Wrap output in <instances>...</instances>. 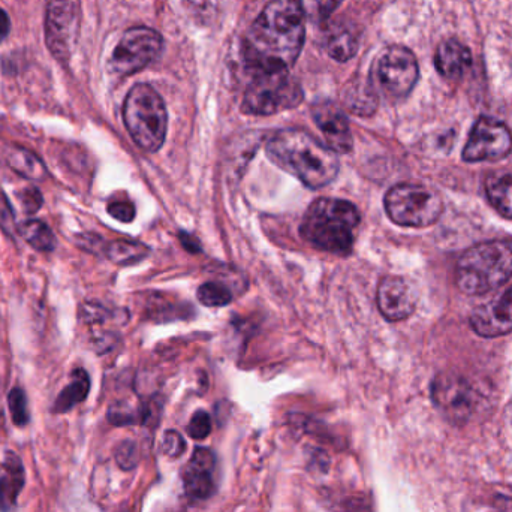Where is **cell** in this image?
I'll list each match as a JSON object with an SVG mask.
<instances>
[{
    "label": "cell",
    "mask_w": 512,
    "mask_h": 512,
    "mask_svg": "<svg viewBox=\"0 0 512 512\" xmlns=\"http://www.w3.org/2000/svg\"><path fill=\"white\" fill-rule=\"evenodd\" d=\"M304 15L298 0H273L256 18L243 42L252 74L289 71L304 44Z\"/></svg>",
    "instance_id": "obj_1"
},
{
    "label": "cell",
    "mask_w": 512,
    "mask_h": 512,
    "mask_svg": "<svg viewBox=\"0 0 512 512\" xmlns=\"http://www.w3.org/2000/svg\"><path fill=\"white\" fill-rule=\"evenodd\" d=\"M268 158L310 189L330 185L339 174L336 153L300 129H283L268 140Z\"/></svg>",
    "instance_id": "obj_2"
},
{
    "label": "cell",
    "mask_w": 512,
    "mask_h": 512,
    "mask_svg": "<svg viewBox=\"0 0 512 512\" xmlns=\"http://www.w3.org/2000/svg\"><path fill=\"white\" fill-rule=\"evenodd\" d=\"M360 219L357 207L349 201L319 198L304 215L301 237L319 251L346 255L354 246V231Z\"/></svg>",
    "instance_id": "obj_3"
},
{
    "label": "cell",
    "mask_w": 512,
    "mask_h": 512,
    "mask_svg": "<svg viewBox=\"0 0 512 512\" xmlns=\"http://www.w3.org/2000/svg\"><path fill=\"white\" fill-rule=\"evenodd\" d=\"M512 277V239L478 243L460 256L456 285L468 295L498 289Z\"/></svg>",
    "instance_id": "obj_4"
},
{
    "label": "cell",
    "mask_w": 512,
    "mask_h": 512,
    "mask_svg": "<svg viewBox=\"0 0 512 512\" xmlns=\"http://www.w3.org/2000/svg\"><path fill=\"white\" fill-rule=\"evenodd\" d=\"M123 122L132 140L144 152L155 153L164 146L168 113L164 99L149 84L129 90L123 104Z\"/></svg>",
    "instance_id": "obj_5"
},
{
    "label": "cell",
    "mask_w": 512,
    "mask_h": 512,
    "mask_svg": "<svg viewBox=\"0 0 512 512\" xmlns=\"http://www.w3.org/2000/svg\"><path fill=\"white\" fill-rule=\"evenodd\" d=\"M385 210L400 227L426 228L435 224L444 212L439 194L423 185L402 183L385 195Z\"/></svg>",
    "instance_id": "obj_6"
},
{
    "label": "cell",
    "mask_w": 512,
    "mask_h": 512,
    "mask_svg": "<svg viewBox=\"0 0 512 512\" xmlns=\"http://www.w3.org/2000/svg\"><path fill=\"white\" fill-rule=\"evenodd\" d=\"M303 101L300 84L289 71L262 72L255 74L251 86L243 98V111L254 116H271L291 110Z\"/></svg>",
    "instance_id": "obj_7"
},
{
    "label": "cell",
    "mask_w": 512,
    "mask_h": 512,
    "mask_svg": "<svg viewBox=\"0 0 512 512\" xmlns=\"http://www.w3.org/2000/svg\"><path fill=\"white\" fill-rule=\"evenodd\" d=\"M420 69L414 53L408 48L394 47L382 51L373 66V87L384 95L400 99L408 96L417 84Z\"/></svg>",
    "instance_id": "obj_8"
},
{
    "label": "cell",
    "mask_w": 512,
    "mask_h": 512,
    "mask_svg": "<svg viewBox=\"0 0 512 512\" xmlns=\"http://www.w3.org/2000/svg\"><path fill=\"white\" fill-rule=\"evenodd\" d=\"M162 36L146 26L126 30L110 59V68L120 77L140 72L161 53Z\"/></svg>",
    "instance_id": "obj_9"
},
{
    "label": "cell",
    "mask_w": 512,
    "mask_h": 512,
    "mask_svg": "<svg viewBox=\"0 0 512 512\" xmlns=\"http://www.w3.org/2000/svg\"><path fill=\"white\" fill-rule=\"evenodd\" d=\"M512 135L507 125L492 119L481 117L475 122L463 149V159L468 162L499 161L510 155Z\"/></svg>",
    "instance_id": "obj_10"
},
{
    "label": "cell",
    "mask_w": 512,
    "mask_h": 512,
    "mask_svg": "<svg viewBox=\"0 0 512 512\" xmlns=\"http://www.w3.org/2000/svg\"><path fill=\"white\" fill-rule=\"evenodd\" d=\"M435 405L451 423L463 424L472 417L477 405L474 388L459 375H439L432 385Z\"/></svg>",
    "instance_id": "obj_11"
},
{
    "label": "cell",
    "mask_w": 512,
    "mask_h": 512,
    "mask_svg": "<svg viewBox=\"0 0 512 512\" xmlns=\"http://www.w3.org/2000/svg\"><path fill=\"white\" fill-rule=\"evenodd\" d=\"M77 35V12L69 0H48L45 8V42L57 60L71 54Z\"/></svg>",
    "instance_id": "obj_12"
},
{
    "label": "cell",
    "mask_w": 512,
    "mask_h": 512,
    "mask_svg": "<svg viewBox=\"0 0 512 512\" xmlns=\"http://www.w3.org/2000/svg\"><path fill=\"white\" fill-rule=\"evenodd\" d=\"M379 310L391 322L409 318L417 307V292L414 286L399 276L384 277L376 294Z\"/></svg>",
    "instance_id": "obj_13"
},
{
    "label": "cell",
    "mask_w": 512,
    "mask_h": 512,
    "mask_svg": "<svg viewBox=\"0 0 512 512\" xmlns=\"http://www.w3.org/2000/svg\"><path fill=\"white\" fill-rule=\"evenodd\" d=\"M312 117L334 153L351 152L354 146L351 128L345 113L336 104L330 101L318 102L312 107Z\"/></svg>",
    "instance_id": "obj_14"
},
{
    "label": "cell",
    "mask_w": 512,
    "mask_h": 512,
    "mask_svg": "<svg viewBox=\"0 0 512 512\" xmlns=\"http://www.w3.org/2000/svg\"><path fill=\"white\" fill-rule=\"evenodd\" d=\"M471 325L481 337H499L512 331V286L495 300L474 310Z\"/></svg>",
    "instance_id": "obj_15"
},
{
    "label": "cell",
    "mask_w": 512,
    "mask_h": 512,
    "mask_svg": "<svg viewBox=\"0 0 512 512\" xmlns=\"http://www.w3.org/2000/svg\"><path fill=\"white\" fill-rule=\"evenodd\" d=\"M215 466L216 457L212 451L203 447L195 448L183 474V484L191 498L204 501L215 493L216 484L213 480Z\"/></svg>",
    "instance_id": "obj_16"
},
{
    "label": "cell",
    "mask_w": 512,
    "mask_h": 512,
    "mask_svg": "<svg viewBox=\"0 0 512 512\" xmlns=\"http://www.w3.org/2000/svg\"><path fill=\"white\" fill-rule=\"evenodd\" d=\"M435 65L447 80H459L472 65V53L457 39H447L436 51Z\"/></svg>",
    "instance_id": "obj_17"
},
{
    "label": "cell",
    "mask_w": 512,
    "mask_h": 512,
    "mask_svg": "<svg viewBox=\"0 0 512 512\" xmlns=\"http://www.w3.org/2000/svg\"><path fill=\"white\" fill-rule=\"evenodd\" d=\"M24 487V466L17 454H6L0 469V512H12Z\"/></svg>",
    "instance_id": "obj_18"
},
{
    "label": "cell",
    "mask_w": 512,
    "mask_h": 512,
    "mask_svg": "<svg viewBox=\"0 0 512 512\" xmlns=\"http://www.w3.org/2000/svg\"><path fill=\"white\" fill-rule=\"evenodd\" d=\"M490 204L504 218L512 219V171H496L486 180Z\"/></svg>",
    "instance_id": "obj_19"
},
{
    "label": "cell",
    "mask_w": 512,
    "mask_h": 512,
    "mask_svg": "<svg viewBox=\"0 0 512 512\" xmlns=\"http://www.w3.org/2000/svg\"><path fill=\"white\" fill-rule=\"evenodd\" d=\"M90 378L86 370L77 369L71 375V382L60 391L56 402L53 405V411L56 414H66L74 409L75 406L83 403L89 396Z\"/></svg>",
    "instance_id": "obj_20"
},
{
    "label": "cell",
    "mask_w": 512,
    "mask_h": 512,
    "mask_svg": "<svg viewBox=\"0 0 512 512\" xmlns=\"http://www.w3.org/2000/svg\"><path fill=\"white\" fill-rule=\"evenodd\" d=\"M6 162H8L9 168L15 171L18 176L32 180V182H41L48 174L44 162L35 153L27 149H21V147L9 150Z\"/></svg>",
    "instance_id": "obj_21"
},
{
    "label": "cell",
    "mask_w": 512,
    "mask_h": 512,
    "mask_svg": "<svg viewBox=\"0 0 512 512\" xmlns=\"http://www.w3.org/2000/svg\"><path fill=\"white\" fill-rule=\"evenodd\" d=\"M358 50V35L354 30L346 27H336L325 42V51L331 59L337 62H346L355 56Z\"/></svg>",
    "instance_id": "obj_22"
},
{
    "label": "cell",
    "mask_w": 512,
    "mask_h": 512,
    "mask_svg": "<svg viewBox=\"0 0 512 512\" xmlns=\"http://www.w3.org/2000/svg\"><path fill=\"white\" fill-rule=\"evenodd\" d=\"M18 234L36 251L51 252L56 249V236L45 222L38 221V219H29V221L18 225Z\"/></svg>",
    "instance_id": "obj_23"
},
{
    "label": "cell",
    "mask_w": 512,
    "mask_h": 512,
    "mask_svg": "<svg viewBox=\"0 0 512 512\" xmlns=\"http://www.w3.org/2000/svg\"><path fill=\"white\" fill-rule=\"evenodd\" d=\"M149 254V248L143 243L129 242V240H116L107 243L105 255L117 265H131L141 261Z\"/></svg>",
    "instance_id": "obj_24"
},
{
    "label": "cell",
    "mask_w": 512,
    "mask_h": 512,
    "mask_svg": "<svg viewBox=\"0 0 512 512\" xmlns=\"http://www.w3.org/2000/svg\"><path fill=\"white\" fill-rule=\"evenodd\" d=\"M349 110L360 116H369L378 107V96L373 84H354L346 95Z\"/></svg>",
    "instance_id": "obj_25"
},
{
    "label": "cell",
    "mask_w": 512,
    "mask_h": 512,
    "mask_svg": "<svg viewBox=\"0 0 512 512\" xmlns=\"http://www.w3.org/2000/svg\"><path fill=\"white\" fill-rule=\"evenodd\" d=\"M342 3L343 0H298L304 17L313 23L328 20Z\"/></svg>",
    "instance_id": "obj_26"
},
{
    "label": "cell",
    "mask_w": 512,
    "mask_h": 512,
    "mask_svg": "<svg viewBox=\"0 0 512 512\" xmlns=\"http://www.w3.org/2000/svg\"><path fill=\"white\" fill-rule=\"evenodd\" d=\"M198 300L207 307L227 306L233 300V294L227 286L219 282H207L197 292Z\"/></svg>",
    "instance_id": "obj_27"
},
{
    "label": "cell",
    "mask_w": 512,
    "mask_h": 512,
    "mask_svg": "<svg viewBox=\"0 0 512 512\" xmlns=\"http://www.w3.org/2000/svg\"><path fill=\"white\" fill-rule=\"evenodd\" d=\"M9 412H11L12 423L17 427H24L29 424L30 412L27 396L20 387L12 388L8 394Z\"/></svg>",
    "instance_id": "obj_28"
},
{
    "label": "cell",
    "mask_w": 512,
    "mask_h": 512,
    "mask_svg": "<svg viewBox=\"0 0 512 512\" xmlns=\"http://www.w3.org/2000/svg\"><path fill=\"white\" fill-rule=\"evenodd\" d=\"M186 432L195 441H203L212 433V418L206 411H197L192 415Z\"/></svg>",
    "instance_id": "obj_29"
},
{
    "label": "cell",
    "mask_w": 512,
    "mask_h": 512,
    "mask_svg": "<svg viewBox=\"0 0 512 512\" xmlns=\"http://www.w3.org/2000/svg\"><path fill=\"white\" fill-rule=\"evenodd\" d=\"M117 465L123 469V471H132L137 468L138 460H140V453H138V447L135 442L123 441L119 447L116 448Z\"/></svg>",
    "instance_id": "obj_30"
},
{
    "label": "cell",
    "mask_w": 512,
    "mask_h": 512,
    "mask_svg": "<svg viewBox=\"0 0 512 512\" xmlns=\"http://www.w3.org/2000/svg\"><path fill=\"white\" fill-rule=\"evenodd\" d=\"M162 451H164V454H167L168 457L177 459V457L182 456L186 451L185 439H183V436L180 435L177 430H167L164 436H162Z\"/></svg>",
    "instance_id": "obj_31"
},
{
    "label": "cell",
    "mask_w": 512,
    "mask_h": 512,
    "mask_svg": "<svg viewBox=\"0 0 512 512\" xmlns=\"http://www.w3.org/2000/svg\"><path fill=\"white\" fill-rule=\"evenodd\" d=\"M0 228L8 236H14L18 233L14 209H12L11 203L3 192H0Z\"/></svg>",
    "instance_id": "obj_32"
},
{
    "label": "cell",
    "mask_w": 512,
    "mask_h": 512,
    "mask_svg": "<svg viewBox=\"0 0 512 512\" xmlns=\"http://www.w3.org/2000/svg\"><path fill=\"white\" fill-rule=\"evenodd\" d=\"M107 210L111 218L119 222H125V224L134 221L135 215H137L134 204L128 200L113 201V203L108 204Z\"/></svg>",
    "instance_id": "obj_33"
},
{
    "label": "cell",
    "mask_w": 512,
    "mask_h": 512,
    "mask_svg": "<svg viewBox=\"0 0 512 512\" xmlns=\"http://www.w3.org/2000/svg\"><path fill=\"white\" fill-rule=\"evenodd\" d=\"M18 200H20L21 206H23L24 212H26L27 215H33V213L38 212L42 204H44V198H42L41 192H39L38 188H33V186L20 192Z\"/></svg>",
    "instance_id": "obj_34"
},
{
    "label": "cell",
    "mask_w": 512,
    "mask_h": 512,
    "mask_svg": "<svg viewBox=\"0 0 512 512\" xmlns=\"http://www.w3.org/2000/svg\"><path fill=\"white\" fill-rule=\"evenodd\" d=\"M108 420L114 426H129V424L137 423L138 415L128 406L116 405L108 412Z\"/></svg>",
    "instance_id": "obj_35"
},
{
    "label": "cell",
    "mask_w": 512,
    "mask_h": 512,
    "mask_svg": "<svg viewBox=\"0 0 512 512\" xmlns=\"http://www.w3.org/2000/svg\"><path fill=\"white\" fill-rule=\"evenodd\" d=\"M185 2L192 11L204 17H209L216 9V0H185Z\"/></svg>",
    "instance_id": "obj_36"
},
{
    "label": "cell",
    "mask_w": 512,
    "mask_h": 512,
    "mask_svg": "<svg viewBox=\"0 0 512 512\" xmlns=\"http://www.w3.org/2000/svg\"><path fill=\"white\" fill-rule=\"evenodd\" d=\"M180 240H182L183 248L191 252V254H197V252L201 251L200 242H198L197 237L191 236L188 233H180Z\"/></svg>",
    "instance_id": "obj_37"
},
{
    "label": "cell",
    "mask_w": 512,
    "mask_h": 512,
    "mask_svg": "<svg viewBox=\"0 0 512 512\" xmlns=\"http://www.w3.org/2000/svg\"><path fill=\"white\" fill-rule=\"evenodd\" d=\"M9 30H11V21H9L8 14L0 8V42L8 38Z\"/></svg>",
    "instance_id": "obj_38"
},
{
    "label": "cell",
    "mask_w": 512,
    "mask_h": 512,
    "mask_svg": "<svg viewBox=\"0 0 512 512\" xmlns=\"http://www.w3.org/2000/svg\"><path fill=\"white\" fill-rule=\"evenodd\" d=\"M496 507H498L502 512H512V499L504 498V496H502V498H498Z\"/></svg>",
    "instance_id": "obj_39"
}]
</instances>
